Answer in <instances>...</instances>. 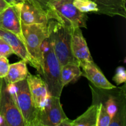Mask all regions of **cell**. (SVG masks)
Here are the masks:
<instances>
[{"instance_id": "obj_2", "label": "cell", "mask_w": 126, "mask_h": 126, "mask_svg": "<svg viewBox=\"0 0 126 126\" xmlns=\"http://www.w3.org/2000/svg\"><path fill=\"white\" fill-rule=\"evenodd\" d=\"M49 38L61 66L68 63L79 64L71 51L73 28L54 18L48 21Z\"/></svg>"}, {"instance_id": "obj_28", "label": "cell", "mask_w": 126, "mask_h": 126, "mask_svg": "<svg viewBox=\"0 0 126 126\" xmlns=\"http://www.w3.org/2000/svg\"></svg>"}, {"instance_id": "obj_20", "label": "cell", "mask_w": 126, "mask_h": 126, "mask_svg": "<svg viewBox=\"0 0 126 126\" xmlns=\"http://www.w3.org/2000/svg\"><path fill=\"white\" fill-rule=\"evenodd\" d=\"M28 1L34 5L36 7L46 14L48 17V15L53 5L59 0H28Z\"/></svg>"}, {"instance_id": "obj_24", "label": "cell", "mask_w": 126, "mask_h": 126, "mask_svg": "<svg viewBox=\"0 0 126 126\" xmlns=\"http://www.w3.org/2000/svg\"><path fill=\"white\" fill-rule=\"evenodd\" d=\"M5 1L11 6H16L22 4L25 0H5Z\"/></svg>"}, {"instance_id": "obj_14", "label": "cell", "mask_w": 126, "mask_h": 126, "mask_svg": "<svg viewBox=\"0 0 126 126\" xmlns=\"http://www.w3.org/2000/svg\"><path fill=\"white\" fill-rule=\"evenodd\" d=\"M0 38L4 40L13 50L14 53L30 64V57L26 48L25 44L16 34L6 30L0 28Z\"/></svg>"}, {"instance_id": "obj_8", "label": "cell", "mask_w": 126, "mask_h": 126, "mask_svg": "<svg viewBox=\"0 0 126 126\" xmlns=\"http://www.w3.org/2000/svg\"><path fill=\"white\" fill-rule=\"evenodd\" d=\"M0 28L14 33L25 44L20 18L19 6H9L0 12Z\"/></svg>"}, {"instance_id": "obj_23", "label": "cell", "mask_w": 126, "mask_h": 126, "mask_svg": "<svg viewBox=\"0 0 126 126\" xmlns=\"http://www.w3.org/2000/svg\"><path fill=\"white\" fill-rule=\"evenodd\" d=\"M14 53L11 47L2 39L0 38V57H7Z\"/></svg>"}, {"instance_id": "obj_10", "label": "cell", "mask_w": 126, "mask_h": 126, "mask_svg": "<svg viewBox=\"0 0 126 126\" xmlns=\"http://www.w3.org/2000/svg\"><path fill=\"white\" fill-rule=\"evenodd\" d=\"M27 81L33 103L37 109H39L44 105L50 95L46 84L40 75H33L29 72Z\"/></svg>"}, {"instance_id": "obj_3", "label": "cell", "mask_w": 126, "mask_h": 126, "mask_svg": "<svg viewBox=\"0 0 126 126\" xmlns=\"http://www.w3.org/2000/svg\"><path fill=\"white\" fill-rule=\"evenodd\" d=\"M47 23L31 25L22 23L25 46L30 57V65L37 70L40 76L43 61L41 46L44 39L49 35Z\"/></svg>"}, {"instance_id": "obj_5", "label": "cell", "mask_w": 126, "mask_h": 126, "mask_svg": "<svg viewBox=\"0 0 126 126\" xmlns=\"http://www.w3.org/2000/svg\"><path fill=\"white\" fill-rule=\"evenodd\" d=\"M49 19L54 18L74 28H87V16L79 11L73 4V0H59L53 5Z\"/></svg>"}, {"instance_id": "obj_22", "label": "cell", "mask_w": 126, "mask_h": 126, "mask_svg": "<svg viewBox=\"0 0 126 126\" xmlns=\"http://www.w3.org/2000/svg\"><path fill=\"white\" fill-rule=\"evenodd\" d=\"M9 62L7 57H0V79L4 78L8 73Z\"/></svg>"}, {"instance_id": "obj_25", "label": "cell", "mask_w": 126, "mask_h": 126, "mask_svg": "<svg viewBox=\"0 0 126 126\" xmlns=\"http://www.w3.org/2000/svg\"><path fill=\"white\" fill-rule=\"evenodd\" d=\"M11 5L9 4L5 0H0V12L3 11Z\"/></svg>"}, {"instance_id": "obj_18", "label": "cell", "mask_w": 126, "mask_h": 126, "mask_svg": "<svg viewBox=\"0 0 126 126\" xmlns=\"http://www.w3.org/2000/svg\"><path fill=\"white\" fill-rule=\"evenodd\" d=\"M73 4L76 9L83 13H97L98 11L97 5L91 0H73Z\"/></svg>"}, {"instance_id": "obj_27", "label": "cell", "mask_w": 126, "mask_h": 126, "mask_svg": "<svg viewBox=\"0 0 126 126\" xmlns=\"http://www.w3.org/2000/svg\"><path fill=\"white\" fill-rule=\"evenodd\" d=\"M0 126H6L4 118L1 114H0Z\"/></svg>"}, {"instance_id": "obj_16", "label": "cell", "mask_w": 126, "mask_h": 126, "mask_svg": "<svg viewBox=\"0 0 126 126\" xmlns=\"http://www.w3.org/2000/svg\"><path fill=\"white\" fill-rule=\"evenodd\" d=\"M98 103H94L82 115L72 121L71 126H97Z\"/></svg>"}, {"instance_id": "obj_19", "label": "cell", "mask_w": 126, "mask_h": 126, "mask_svg": "<svg viewBox=\"0 0 126 126\" xmlns=\"http://www.w3.org/2000/svg\"><path fill=\"white\" fill-rule=\"evenodd\" d=\"M111 118L106 110L104 105L102 102L98 103L97 126H109Z\"/></svg>"}, {"instance_id": "obj_6", "label": "cell", "mask_w": 126, "mask_h": 126, "mask_svg": "<svg viewBox=\"0 0 126 126\" xmlns=\"http://www.w3.org/2000/svg\"><path fill=\"white\" fill-rule=\"evenodd\" d=\"M0 114L6 126H25L20 112L4 78L0 79Z\"/></svg>"}, {"instance_id": "obj_9", "label": "cell", "mask_w": 126, "mask_h": 126, "mask_svg": "<svg viewBox=\"0 0 126 126\" xmlns=\"http://www.w3.org/2000/svg\"><path fill=\"white\" fill-rule=\"evenodd\" d=\"M71 51L80 67L87 63L93 62L87 43L82 34L81 28H73L71 36Z\"/></svg>"}, {"instance_id": "obj_21", "label": "cell", "mask_w": 126, "mask_h": 126, "mask_svg": "<svg viewBox=\"0 0 126 126\" xmlns=\"http://www.w3.org/2000/svg\"><path fill=\"white\" fill-rule=\"evenodd\" d=\"M113 80L117 85L125 83L126 81V71L123 66H119L116 70L115 75L113 78Z\"/></svg>"}, {"instance_id": "obj_17", "label": "cell", "mask_w": 126, "mask_h": 126, "mask_svg": "<svg viewBox=\"0 0 126 126\" xmlns=\"http://www.w3.org/2000/svg\"><path fill=\"white\" fill-rule=\"evenodd\" d=\"M61 81L63 87L71 82L76 81L81 76V70L78 64L68 63L62 66Z\"/></svg>"}, {"instance_id": "obj_11", "label": "cell", "mask_w": 126, "mask_h": 126, "mask_svg": "<svg viewBox=\"0 0 126 126\" xmlns=\"http://www.w3.org/2000/svg\"><path fill=\"white\" fill-rule=\"evenodd\" d=\"M81 76L89 80L91 83L99 89H113L116 86L111 83L105 76L102 71L100 70L94 62L87 63L81 66Z\"/></svg>"}, {"instance_id": "obj_7", "label": "cell", "mask_w": 126, "mask_h": 126, "mask_svg": "<svg viewBox=\"0 0 126 126\" xmlns=\"http://www.w3.org/2000/svg\"><path fill=\"white\" fill-rule=\"evenodd\" d=\"M66 118L60 97L49 95L44 105L38 109L36 126H59Z\"/></svg>"}, {"instance_id": "obj_4", "label": "cell", "mask_w": 126, "mask_h": 126, "mask_svg": "<svg viewBox=\"0 0 126 126\" xmlns=\"http://www.w3.org/2000/svg\"><path fill=\"white\" fill-rule=\"evenodd\" d=\"M8 87L22 114L25 126H36L38 109L32 100L27 78L8 84Z\"/></svg>"}, {"instance_id": "obj_12", "label": "cell", "mask_w": 126, "mask_h": 126, "mask_svg": "<svg viewBox=\"0 0 126 126\" xmlns=\"http://www.w3.org/2000/svg\"><path fill=\"white\" fill-rule=\"evenodd\" d=\"M20 10V18L22 24L31 25L47 23L49 18L46 14L43 12L34 5L25 0L18 5Z\"/></svg>"}, {"instance_id": "obj_26", "label": "cell", "mask_w": 126, "mask_h": 126, "mask_svg": "<svg viewBox=\"0 0 126 126\" xmlns=\"http://www.w3.org/2000/svg\"><path fill=\"white\" fill-rule=\"evenodd\" d=\"M71 123H72V121L70 120L68 118H66L65 119H64L61 123H60V126H71Z\"/></svg>"}, {"instance_id": "obj_13", "label": "cell", "mask_w": 126, "mask_h": 126, "mask_svg": "<svg viewBox=\"0 0 126 126\" xmlns=\"http://www.w3.org/2000/svg\"><path fill=\"white\" fill-rule=\"evenodd\" d=\"M97 5V14L111 16L126 17V0H91Z\"/></svg>"}, {"instance_id": "obj_1", "label": "cell", "mask_w": 126, "mask_h": 126, "mask_svg": "<svg viewBox=\"0 0 126 126\" xmlns=\"http://www.w3.org/2000/svg\"><path fill=\"white\" fill-rule=\"evenodd\" d=\"M42 73L41 76L47 86L49 94L60 97L63 86L61 81V65L57 57L50 38H46L41 46Z\"/></svg>"}, {"instance_id": "obj_15", "label": "cell", "mask_w": 126, "mask_h": 126, "mask_svg": "<svg viewBox=\"0 0 126 126\" xmlns=\"http://www.w3.org/2000/svg\"><path fill=\"white\" fill-rule=\"evenodd\" d=\"M28 73L27 62L22 60L9 65L8 73L4 79L8 84H11L25 79Z\"/></svg>"}]
</instances>
